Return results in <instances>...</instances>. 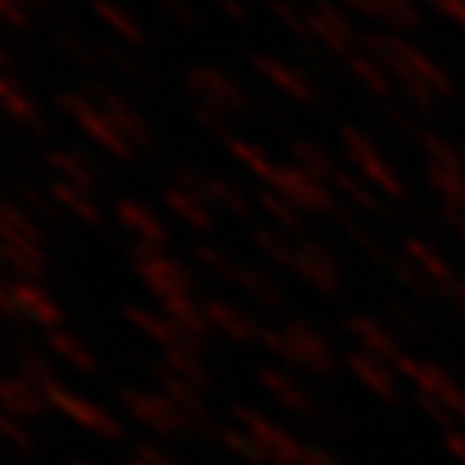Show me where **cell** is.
Listing matches in <instances>:
<instances>
[{
	"label": "cell",
	"instance_id": "cell-34",
	"mask_svg": "<svg viewBox=\"0 0 465 465\" xmlns=\"http://www.w3.org/2000/svg\"><path fill=\"white\" fill-rule=\"evenodd\" d=\"M346 65H349V72L356 74V78L362 81L365 87H369L371 94L378 97V101H385V104H388V101H394V97H398V84H394V78L385 72V68L378 65L375 58L365 55L362 49H359L356 55L349 58Z\"/></svg>",
	"mask_w": 465,
	"mask_h": 465
},
{
	"label": "cell",
	"instance_id": "cell-62",
	"mask_svg": "<svg viewBox=\"0 0 465 465\" xmlns=\"http://www.w3.org/2000/svg\"><path fill=\"white\" fill-rule=\"evenodd\" d=\"M462 278H465V275H462Z\"/></svg>",
	"mask_w": 465,
	"mask_h": 465
},
{
	"label": "cell",
	"instance_id": "cell-51",
	"mask_svg": "<svg viewBox=\"0 0 465 465\" xmlns=\"http://www.w3.org/2000/svg\"><path fill=\"white\" fill-rule=\"evenodd\" d=\"M29 7H36L33 0H0V14L14 29H29Z\"/></svg>",
	"mask_w": 465,
	"mask_h": 465
},
{
	"label": "cell",
	"instance_id": "cell-44",
	"mask_svg": "<svg viewBox=\"0 0 465 465\" xmlns=\"http://www.w3.org/2000/svg\"><path fill=\"white\" fill-rule=\"evenodd\" d=\"M226 145H230V153L236 155V159H240L242 165H246L249 172H252L255 178H259V182L265 184V188H269V184H272V178H275V172H278V165H275V162H272L269 155L262 153L259 145L246 143V139H240V136H232Z\"/></svg>",
	"mask_w": 465,
	"mask_h": 465
},
{
	"label": "cell",
	"instance_id": "cell-38",
	"mask_svg": "<svg viewBox=\"0 0 465 465\" xmlns=\"http://www.w3.org/2000/svg\"><path fill=\"white\" fill-rule=\"evenodd\" d=\"M291 162H294V168H301V172H307L311 178H317L323 184H330V178L340 168L317 143H307V139H294L291 143Z\"/></svg>",
	"mask_w": 465,
	"mask_h": 465
},
{
	"label": "cell",
	"instance_id": "cell-30",
	"mask_svg": "<svg viewBox=\"0 0 465 465\" xmlns=\"http://www.w3.org/2000/svg\"><path fill=\"white\" fill-rule=\"evenodd\" d=\"M330 220H333V223H340L342 232H346L349 240L356 242V246L362 249L371 262H378V265H388V269H391V255H388L385 242L378 240L375 232H371L365 223H359V217L352 213V207H346V203L340 201L333 211H330Z\"/></svg>",
	"mask_w": 465,
	"mask_h": 465
},
{
	"label": "cell",
	"instance_id": "cell-40",
	"mask_svg": "<svg viewBox=\"0 0 465 465\" xmlns=\"http://www.w3.org/2000/svg\"><path fill=\"white\" fill-rule=\"evenodd\" d=\"M427 182L440 194L443 207H462L465 211V168L427 165Z\"/></svg>",
	"mask_w": 465,
	"mask_h": 465
},
{
	"label": "cell",
	"instance_id": "cell-2",
	"mask_svg": "<svg viewBox=\"0 0 465 465\" xmlns=\"http://www.w3.org/2000/svg\"><path fill=\"white\" fill-rule=\"evenodd\" d=\"M0 236H4V262L16 282H45L49 259H45V232L36 217H29L16 201L0 207Z\"/></svg>",
	"mask_w": 465,
	"mask_h": 465
},
{
	"label": "cell",
	"instance_id": "cell-20",
	"mask_svg": "<svg viewBox=\"0 0 465 465\" xmlns=\"http://www.w3.org/2000/svg\"><path fill=\"white\" fill-rule=\"evenodd\" d=\"M346 333L356 340V346L362 349V352L385 359V362H391L394 369H398V362L407 356L404 349H401L398 336L391 333V327H385V323H381L378 317H371V313H349Z\"/></svg>",
	"mask_w": 465,
	"mask_h": 465
},
{
	"label": "cell",
	"instance_id": "cell-46",
	"mask_svg": "<svg viewBox=\"0 0 465 465\" xmlns=\"http://www.w3.org/2000/svg\"><path fill=\"white\" fill-rule=\"evenodd\" d=\"M94 49H97V55H101L104 68H114V72H120L124 78H133V81L143 78V68L136 65V58H133L130 52L116 49L114 43H104V39H97Z\"/></svg>",
	"mask_w": 465,
	"mask_h": 465
},
{
	"label": "cell",
	"instance_id": "cell-7",
	"mask_svg": "<svg viewBox=\"0 0 465 465\" xmlns=\"http://www.w3.org/2000/svg\"><path fill=\"white\" fill-rule=\"evenodd\" d=\"M0 311L14 323H29V327L43 330V333L62 327V307L55 304V298L39 282L7 278L4 288H0Z\"/></svg>",
	"mask_w": 465,
	"mask_h": 465
},
{
	"label": "cell",
	"instance_id": "cell-26",
	"mask_svg": "<svg viewBox=\"0 0 465 465\" xmlns=\"http://www.w3.org/2000/svg\"><path fill=\"white\" fill-rule=\"evenodd\" d=\"M43 349L49 356H55L58 362H65L68 369L81 371V375H97V359L94 352L87 349V342L81 336L68 333L65 327L45 330L43 333Z\"/></svg>",
	"mask_w": 465,
	"mask_h": 465
},
{
	"label": "cell",
	"instance_id": "cell-61",
	"mask_svg": "<svg viewBox=\"0 0 465 465\" xmlns=\"http://www.w3.org/2000/svg\"><path fill=\"white\" fill-rule=\"evenodd\" d=\"M462 385H465V378H462Z\"/></svg>",
	"mask_w": 465,
	"mask_h": 465
},
{
	"label": "cell",
	"instance_id": "cell-58",
	"mask_svg": "<svg viewBox=\"0 0 465 465\" xmlns=\"http://www.w3.org/2000/svg\"><path fill=\"white\" fill-rule=\"evenodd\" d=\"M340 4H346V7L362 10L365 16H371V10H375V0H340Z\"/></svg>",
	"mask_w": 465,
	"mask_h": 465
},
{
	"label": "cell",
	"instance_id": "cell-52",
	"mask_svg": "<svg viewBox=\"0 0 465 465\" xmlns=\"http://www.w3.org/2000/svg\"><path fill=\"white\" fill-rule=\"evenodd\" d=\"M4 436L10 440V446H14V450H20V452H36V443H33V433H29L26 423L4 417Z\"/></svg>",
	"mask_w": 465,
	"mask_h": 465
},
{
	"label": "cell",
	"instance_id": "cell-37",
	"mask_svg": "<svg viewBox=\"0 0 465 465\" xmlns=\"http://www.w3.org/2000/svg\"><path fill=\"white\" fill-rule=\"evenodd\" d=\"M249 240H252V246L259 249L265 259H272L275 265H282V269L294 272V240H291L288 232L272 230V226H252V230H249Z\"/></svg>",
	"mask_w": 465,
	"mask_h": 465
},
{
	"label": "cell",
	"instance_id": "cell-8",
	"mask_svg": "<svg viewBox=\"0 0 465 465\" xmlns=\"http://www.w3.org/2000/svg\"><path fill=\"white\" fill-rule=\"evenodd\" d=\"M398 371H401V378H407V381L417 388V398L446 407L452 414V420H459L465 427V385L462 381H456L450 371L440 369L436 362L411 359V356L401 359Z\"/></svg>",
	"mask_w": 465,
	"mask_h": 465
},
{
	"label": "cell",
	"instance_id": "cell-41",
	"mask_svg": "<svg viewBox=\"0 0 465 465\" xmlns=\"http://www.w3.org/2000/svg\"><path fill=\"white\" fill-rule=\"evenodd\" d=\"M371 20L385 23L388 29H407L420 26V10L414 7V0H375V10H371Z\"/></svg>",
	"mask_w": 465,
	"mask_h": 465
},
{
	"label": "cell",
	"instance_id": "cell-17",
	"mask_svg": "<svg viewBox=\"0 0 465 465\" xmlns=\"http://www.w3.org/2000/svg\"><path fill=\"white\" fill-rule=\"evenodd\" d=\"M269 188L275 191V194H282L284 201L294 203L301 213H327L330 217V211L340 203L333 191H330V184L317 182V178H311V174L294 165H278Z\"/></svg>",
	"mask_w": 465,
	"mask_h": 465
},
{
	"label": "cell",
	"instance_id": "cell-55",
	"mask_svg": "<svg viewBox=\"0 0 465 465\" xmlns=\"http://www.w3.org/2000/svg\"><path fill=\"white\" fill-rule=\"evenodd\" d=\"M436 211H440V217H443V223L450 226V230L456 232L459 240L465 242V211H462V207H443V203H440Z\"/></svg>",
	"mask_w": 465,
	"mask_h": 465
},
{
	"label": "cell",
	"instance_id": "cell-1",
	"mask_svg": "<svg viewBox=\"0 0 465 465\" xmlns=\"http://www.w3.org/2000/svg\"><path fill=\"white\" fill-rule=\"evenodd\" d=\"M230 414H232V420H236V427L252 436L262 465H346L340 456H333V452L323 450V446L298 440L291 430H284L282 423L272 420V417L262 414V411H255V407L236 404Z\"/></svg>",
	"mask_w": 465,
	"mask_h": 465
},
{
	"label": "cell",
	"instance_id": "cell-48",
	"mask_svg": "<svg viewBox=\"0 0 465 465\" xmlns=\"http://www.w3.org/2000/svg\"><path fill=\"white\" fill-rule=\"evenodd\" d=\"M124 465H178L172 452H165L159 443H133L124 456Z\"/></svg>",
	"mask_w": 465,
	"mask_h": 465
},
{
	"label": "cell",
	"instance_id": "cell-11",
	"mask_svg": "<svg viewBox=\"0 0 465 465\" xmlns=\"http://www.w3.org/2000/svg\"><path fill=\"white\" fill-rule=\"evenodd\" d=\"M184 87L191 91L201 107H213L220 114H230V110H249L252 97L246 94V87L236 78H230L226 72L211 65H191L184 72Z\"/></svg>",
	"mask_w": 465,
	"mask_h": 465
},
{
	"label": "cell",
	"instance_id": "cell-60",
	"mask_svg": "<svg viewBox=\"0 0 465 465\" xmlns=\"http://www.w3.org/2000/svg\"><path fill=\"white\" fill-rule=\"evenodd\" d=\"M291 4H298V7H304L307 4V7H311V0H291Z\"/></svg>",
	"mask_w": 465,
	"mask_h": 465
},
{
	"label": "cell",
	"instance_id": "cell-31",
	"mask_svg": "<svg viewBox=\"0 0 465 465\" xmlns=\"http://www.w3.org/2000/svg\"><path fill=\"white\" fill-rule=\"evenodd\" d=\"M330 188H333L342 201L352 203L356 211H365V213H371V217H378V220H391V211H385V203H381V197L375 194V188H371V184H365L362 178H356V174H349V172H342V168H336V174L330 178Z\"/></svg>",
	"mask_w": 465,
	"mask_h": 465
},
{
	"label": "cell",
	"instance_id": "cell-21",
	"mask_svg": "<svg viewBox=\"0 0 465 465\" xmlns=\"http://www.w3.org/2000/svg\"><path fill=\"white\" fill-rule=\"evenodd\" d=\"M249 65L262 74V78L275 84L278 91H284L288 97H294L298 104H320V91L311 81V74H304L301 68L284 65L278 58L265 55V52H249Z\"/></svg>",
	"mask_w": 465,
	"mask_h": 465
},
{
	"label": "cell",
	"instance_id": "cell-23",
	"mask_svg": "<svg viewBox=\"0 0 465 465\" xmlns=\"http://www.w3.org/2000/svg\"><path fill=\"white\" fill-rule=\"evenodd\" d=\"M0 407H4V417H10V420L33 423L49 411V401H45L43 388H36L33 381L14 371L0 381Z\"/></svg>",
	"mask_w": 465,
	"mask_h": 465
},
{
	"label": "cell",
	"instance_id": "cell-33",
	"mask_svg": "<svg viewBox=\"0 0 465 465\" xmlns=\"http://www.w3.org/2000/svg\"><path fill=\"white\" fill-rule=\"evenodd\" d=\"M14 362H16V375H23L26 381H33L36 388H45L49 381H55V362L49 359V352L33 342H14Z\"/></svg>",
	"mask_w": 465,
	"mask_h": 465
},
{
	"label": "cell",
	"instance_id": "cell-54",
	"mask_svg": "<svg viewBox=\"0 0 465 465\" xmlns=\"http://www.w3.org/2000/svg\"><path fill=\"white\" fill-rule=\"evenodd\" d=\"M443 446L459 465H465V430H459V427L443 430Z\"/></svg>",
	"mask_w": 465,
	"mask_h": 465
},
{
	"label": "cell",
	"instance_id": "cell-18",
	"mask_svg": "<svg viewBox=\"0 0 465 465\" xmlns=\"http://www.w3.org/2000/svg\"><path fill=\"white\" fill-rule=\"evenodd\" d=\"M124 317L130 320L145 340H153L155 346H162V352H178V349L203 352L207 349V340H197V336L184 333L165 311H153V307H143V304H126Z\"/></svg>",
	"mask_w": 465,
	"mask_h": 465
},
{
	"label": "cell",
	"instance_id": "cell-10",
	"mask_svg": "<svg viewBox=\"0 0 465 465\" xmlns=\"http://www.w3.org/2000/svg\"><path fill=\"white\" fill-rule=\"evenodd\" d=\"M55 104H58V110L65 116H72L74 124L84 130V136L87 139H94L97 145H101L104 153L107 155H114V159H133V149L130 143H126V136L120 130H116L114 124H110L107 116L101 114V110L94 107V104L87 101L84 94H74V91H62V94L55 97Z\"/></svg>",
	"mask_w": 465,
	"mask_h": 465
},
{
	"label": "cell",
	"instance_id": "cell-59",
	"mask_svg": "<svg viewBox=\"0 0 465 465\" xmlns=\"http://www.w3.org/2000/svg\"><path fill=\"white\" fill-rule=\"evenodd\" d=\"M68 465H97V462H84V459H74V462H68Z\"/></svg>",
	"mask_w": 465,
	"mask_h": 465
},
{
	"label": "cell",
	"instance_id": "cell-24",
	"mask_svg": "<svg viewBox=\"0 0 465 465\" xmlns=\"http://www.w3.org/2000/svg\"><path fill=\"white\" fill-rule=\"evenodd\" d=\"M45 165L55 172L58 182L72 184V188H81L87 194L101 191V168L94 165V159L87 153H78V149H49L45 153Z\"/></svg>",
	"mask_w": 465,
	"mask_h": 465
},
{
	"label": "cell",
	"instance_id": "cell-36",
	"mask_svg": "<svg viewBox=\"0 0 465 465\" xmlns=\"http://www.w3.org/2000/svg\"><path fill=\"white\" fill-rule=\"evenodd\" d=\"M162 365H165L172 375H178L182 381H188L197 391H211V371L203 365L201 352H191V349H178V352H162Z\"/></svg>",
	"mask_w": 465,
	"mask_h": 465
},
{
	"label": "cell",
	"instance_id": "cell-5",
	"mask_svg": "<svg viewBox=\"0 0 465 465\" xmlns=\"http://www.w3.org/2000/svg\"><path fill=\"white\" fill-rule=\"evenodd\" d=\"M43 394H45V401H49L52 411L65 417L68 423H74V427L101 436V440H107V443L124 440V423H120V417L110 414L107 407H101L97 401L87 398V394L68 388L65 381H58L55 378V381H49V385L43 388Z\"/></svg>",
	"mask_w": 465,
	"mask_h": 465
},
{
	"label": "cell",
	"instance_id": "cell-53",
	"mask_svg": "<svg viewBox=\"0 0 465 465\" xmlns=\"http://www.w3.org/2000/svg\"><path fill=\"white\" fill-rule=\"evenodd\" d=\"M155 4L162 10H168L182 26H197V10L191 7V0H155Z\"/></svg>",
	"mask_w": 465,
	"mask_h": 465
},
{
	"label": "cell",
	"instance_id": "cell-28",
	"mask_svg": "<svg viewBox=\"0 0 465 465\" xmlns=\"http://www.w3.org/2000/svg\"><path fill=\"white\" fill-rule=\"evenodd\" d=\"M0 97H4V110H7L10 120H16L20 126H26V130L39 133L43 136L45 133V124L43 116L36 114V104L29 101L26 91L20 87V81H16L14 68L4 65V78H0Z\"/></svg>",
	"mask_w": 465,
	"mask_h": 465
},
{
	"label": "cell",
	"instance_id": "cell-12",
	"mask_svg": "<svg viewBox=\"0 0 465 465\" xmlns=\"http://www.w3.org/2000/svg\"><path fill=\"white\" fill-rule=\"evenodd\" d=\"M84 97L107 116L116 130L124 133L133 149H143V153L145 149H155V136H153V130H149V124H145V116L139 114L130 101H124V97L116 94L114 87L101 84V81H87Z\"/></svg>",
	"mask_w": 465,
	"mask_h": 465
},
{
	"label": "cell",
	"instance_id": "cell-35",
	"mask_svg": "<svg viewBox=\"0 0 465 465\" xmlns=\"http://www.w3.org/2000/svg\"><path fill=\"white\" fill-rule=\"evenodd\" d=\"M255 203H259L262 211L275 220V226L282 232H288V236H294V240H301V236H304V230H307L304 213H301L291 201H284L282 194H275L272 188H262L259 194H255Z\"/></svg>",
	"mask_w": 465,
	"mask_h": 465
},
{
	"label": "cell",
	"instance_id": "cell-39",
	"mask_svg": "<svg viewBox=\"0 0 465 465\" xmlns=\"http://www.w3.org/2000/svg\"><path fill=\"white\" fill-rule=\"evenodd\" d=\"M91 10H94V14L104 20V26L114 29L124 43H130V45H143L145 43L143 26H139V23L133 20L130 10H124L120 4H114V0H91Z\"/></svg>",
	"mask_w": 465,
	"mask_h": 465
},
{
	"label": "cell",
	"instance_id": "cell-6",
	"mask_svg": "<svg viewBox=\"0 0 465 465\" xmlns=\"http://www.w3.org/2000/svg\"><path fill=\"white\" fill-rule=\"evenodd\" d=\"M126 255H130V265L139 275V282L153 291L155 298H159V304L194 294V275H191L178 259H172V255L162 252V249L133 242Z\"/></svg>",
	"mask_w": 465,
	"mask_h": 465
},
{
	"label": "cell",
	"instance_id": "cell-50",
	"mask_svg": "<svg viewBox=\"0 0 465 465\" xmlns=\"http://www.w3.org/2000/svg\"><path fill=\"white\" fill-rule=\"evenodd\" d=\"M194 116H197V124H201L203 130L211 133V136L223 139V143H230V139H232L230 126H226V116L220 114V110H213V107H201V104H197V107H194Z\"/></svg>",
	"mask_w": 465,
	"mask_h": 465
},
{
	"label": "cell",
	"instance_id": "cell-47",
	"mask_svg": "<svg viewBox=\"0 0 465 465\" xmlns=\"http://www.w3.org/2000/svg\"><path fill=\"white\" fill-rule=\"evenodd\" d=\"M14 201L20 203V207L29 213V217L45 220V223H58L55 207H52V203L45 201V194H39V191L33 188V184H26V182L16 184V197H14Z\"/></svg>",
	"mask_w": 465,
	"mask_h": 465
},
{
	"label": "cell",
	"instance_id": "cell-32",
	"mask_svg": "<svg viewBox=\"0 0 465 465\" xmlns=\"http://www.w3.org/2000/svg\"><path fill=\"white\" fill-rule=\"evenodd\" d=\"M49 197L62 207V211H68L72 217H78L81 223H87V226L104 223V207H97V201L87 194V191L72 188V184L58 182L55 178V182H49Z\"/></svg>",
	"mask_w": 465,
	"mask_h": 465
},
{
	"label": "cell",
	"instance_id": "cell-27",
	"mask_svg": "<svg viewBox=\"0 0 465 465\" xmlns=\"http://www.w3.org/2000/svg\"><path fill=\"white\" fill-rule=\"evenodd\" d=\"M162 201H165V207L174 213V217L182 220L184 226H191L194 232H211L213 230L211 203L201 201V197H194L191 191L178 188V184H168V188L162 191Z\"/></svg>",
	"mask_w": 465,
	"mask_h": 465
},
{
	"label": "cell",
	"instance_id": "cell-57",
	"mask_svg": "<svg viewBox=\"0 0 465 465\" xmlns=\"http://www.w3.org/2000/svg\"><path fill=\"white\" fill-rule=\"evenodd\" d=\"M220 10H223L230 20H236V23H249V10H246V4L242 0H213Z\"/></svg>",
	"mask_w": 465,
	"mask_h": 465
},
{
	"label": "cell",
	"instance_id": "cell-9",
	"mask_svg": "<svg viewBox=\"0 0 465 465\" xmlns=\"http://www.w3.org/2000/svg\"><path fill=\"white\" fill-rule=\"evenodd\" d=\"M340 139H342V153H346L349 162L359 168V178H362L365 184H371V188L381 191L385 197H394V201H401V197L407 194L401 174L388 165V159L381 155V149L369 139V133H362L359 126L346 124L340 130Z\"/></svg>",
	"mask_w": 465,
	"mask_h": 465
},
{
	"label": "cell",
	"instance_id": "cell-4",
	"mask_svg": "<svg viewBox=\"0 0 465 465\" xmlns=\"http://www.w3.org/2000/svg\"><path fill=\"white\" fill-rule=\"evenodd\" d=\"M120 404L149 433L162 436V440H174V436H188L197 430V423L184 414L182 407L168 401L162 391H145V388H120Z\"/></svg>",
	"mask_w": 465,
	"mask_h": 465
},
{
	"label": "cell",
	"instance_id": "cell-3",
	"mask_svg": "<svg viewBox=\"0 0 465 465\" xmlns=\"http://www.w3.org/2000/svg\"><path fill=\"white\" fill-rule=\"evenodd\" d=\"M262 346L265 352L275 359H282L284 365L307 375H320L327 378L336 371V349L327 336L320 333L313 323L307 320H288L284 327H275L262 333Z\"/></svg>",
	"mask_w": 465,
	"mask_h": 465
},
{
	"label": "cell",
	"instance_id": "cell-45",
	"mask_svg": "<svg viewBox=\"0 0 465 465\" xmlns=\"http://www.w3.org/2000/svg\"><path fill=\"white\" fill-rule=\"evenodd\" d=\"M55 45L65 52L72 62H78L81 68H87V72H101V68H104V62H101V55H97L94 43H84V39H81L74 29H68V26L58 29V33H55Z\"/></svg>",
	"mask_w": 465,
	"mask_h": 465
},
{
	"label": "cell",
	"instance_id": "cell-29",
	"mask_svg": "<svg viewBox=\"0 0 465 465\" xmlns=\"http://www.w3.org/2000/svg\"><path fill=\"white\" fill-rule=\"evenodd\" d=\"M230 284H236V288H240L246 298H252L255 304L265 307V311H278V307L284 304L282 284H278L272 275H265V272L252 269V265H236Z\"/></svg>",
	"mask_w": 465,
	"mask_h": 465
},
{
	"label": "cell",
	"instance_id": "cell-43",
	"mask_svg": "<svg viewBox=\"0 0 465 465\" xmlns=\"http://www.w3.org/2000/svg\"><path fill=\"white\" fill-rule=\"evenodd\" d=\"M417 145L427 155V165H443V168H465V153H459L450 139H443L436 130H420Z\"/></svg>",
	"mask_w": 465,
	"mask_h": 465
},
{
	"label": "cell",
	"instance_id": "cell-19",
	"mask_svg": "<svg viewBox=\"0 0 465 465\" xmlns=\"http://www.w3.org/2000/svg\"><path fill=\"white\" fill-rule=\"evenodd\" d=\"M203 317H207V327L211 333L223 336L230 342H240V346H252V342H262V327L252 313H246L242 307L230 304V301L220 298H207L203 301Z\"/></svg>",
	"mask_w": 465,
	"mask_h": 465
},
{
	"label": "cell",
	"instance_id": "cell-16",
	"mask_svg": "<svg viewBox=\"0 0 465 465\" xmlns=\"http://www.w3.org/2000/svg\"><path fill=\"white\" fill-rule=\"evenodd\" d=\"M294 275L304 278L313 291L327 294V298H333V294L342 291L340 262H336V255L323 242L313 240V236L294 240Z\"/></svg>",
	"mask_w": 465,
	"mask_h": 465
},
{
	"label": "cell",
	"instance_id": "cell-13",
	"mask_svg": "<svg viewBox=\"0 0 465 465\" xmlns=\"http://www.w3.org/2000/svg\"><path fill=\"white\" fill-rule=\"evenodd\" d=\"M259 385L265 388V394H269L282 411H288V414L304 417V420H313V423H320V427H336V423L327 417V411H323V404L311 394V388H304L298 378L288 375V371L262 369Z\"/></svg>",
	"mask_w": 465,
	"mask_h": 465
},
{
	"label": "cell",
	"instance_id": "cell-56",
	"mask_svg": "<svg viewBox=\"0 0 465 465\" xmlns=\"http://www.w3.org/2000/svg\"><path fill=\"white\" fill-rule=\"evenodd\" d=\"M440 14H446L450 20H456L465 29V0H430Z\"/></svg>",
	"mask_w": 465,
	"mask_h": 465
},
{
	"label": "cell",
	"instance_id": "cell-42",
	"mask_svg": "<svg viewBox=\"0 0 465 465\" xmlns=\"http://www.w3.org/2000/svg\"><path fill=\"white\" fill-rule=\"evenodd\" d=\"M391 275H394V282L411 294V298H417V301H433L436 298L433 282H430V278L423 275V272L417 269L414 262L407 259L404 252H401L398 259H391Z\"/></svg>",
	"mask_w": 465,
	"mask_h": 465
},
{
	"label": "cell",
	"instance_id": "cell-14",
	"mask_svg": "<svg viewBox=\"0 0 465 465\" xmlns=\"http://www.w3.org/2000/svg\"><path fill=\"white\" fill-rule=\"evenodd\" d=\"M174 184L184 191H191L194 197L207 201L211 207H223V211L236 213V217H252V201L246 197V191L240 184L226 182V178H217V174L197 172L191 165L174 168Z\"/></svg>",
	"mask_w": 465,
	"mask_h": 465
},
{
	"label": "cell",
	"instance_id": "cell-22",
	"mask_svg": "<svg viewBox=\"0 0 465 465\" xmlns=\"http://www.w3.org/2000/svg\"><path fill=\"white\" fill-rule=\"evenodd\" d=\"M342 362H346V369L352 371V378L362 381V388H369L375 398H381V401L401 398V385H398L401 371L394 369L391 362H385V359H378V356H369V352H362V349L346 352Z\"/></svg>",
	"mask_w": 465,
	"mask_h": 465
},
{
	"label": "cell",
	"instance_id": "cell-15",
	"mask_svg": "<svg viewBox=\"0 0 465 465\" xmlns=\"http://www.w3.org/2000/svg\"><path fill=\"white\" fill-rule=\"evenodd\" d=\"M307 23H311L313 39L327 45L333 55H340L349 62V58L359 52L362 33L352 26V20L336 7L333 0H311V7H307Z\"/></svg>",
	"mask_w": 465,
	"mask_h": 465
},
{
	"label": "cell",
	"instance_id": "cell-25",
	"mask_svg": "<svg viewBox=\"0 0 465 465\" xmlns=\"http://www.w3.org/2000/svg\"><path fill=\"white\" fill-rule=\"evenodd\" d=\"M116 220L124 223V230H130L136 236L139 246H153L162 249L168 242V230L159 217L153 213V207H145L139 201H130V197H120L116 201Z\"/></svg>",
	"mask_w": 465,
	"mask_h": 465
},
{
	"label": "cell",
	"instance_id": "cell-49",
	"mask_svg": "<svg viewBox=\"0 0 465 465\" xmlns=\"http://www.w3.org/2000/svg\"><path fill=\"white\" fill-rule=\"evenodd\" d=\"M385 311L391 313L394 323H401V327H404L407 333H414V336H423V333H427V323H423L420 313H417L414 307L407 304V301L388 298V301H385Z\"/></svg>",
	"mask_w": 465,
	"mask_h": 465
}]
</instances>
